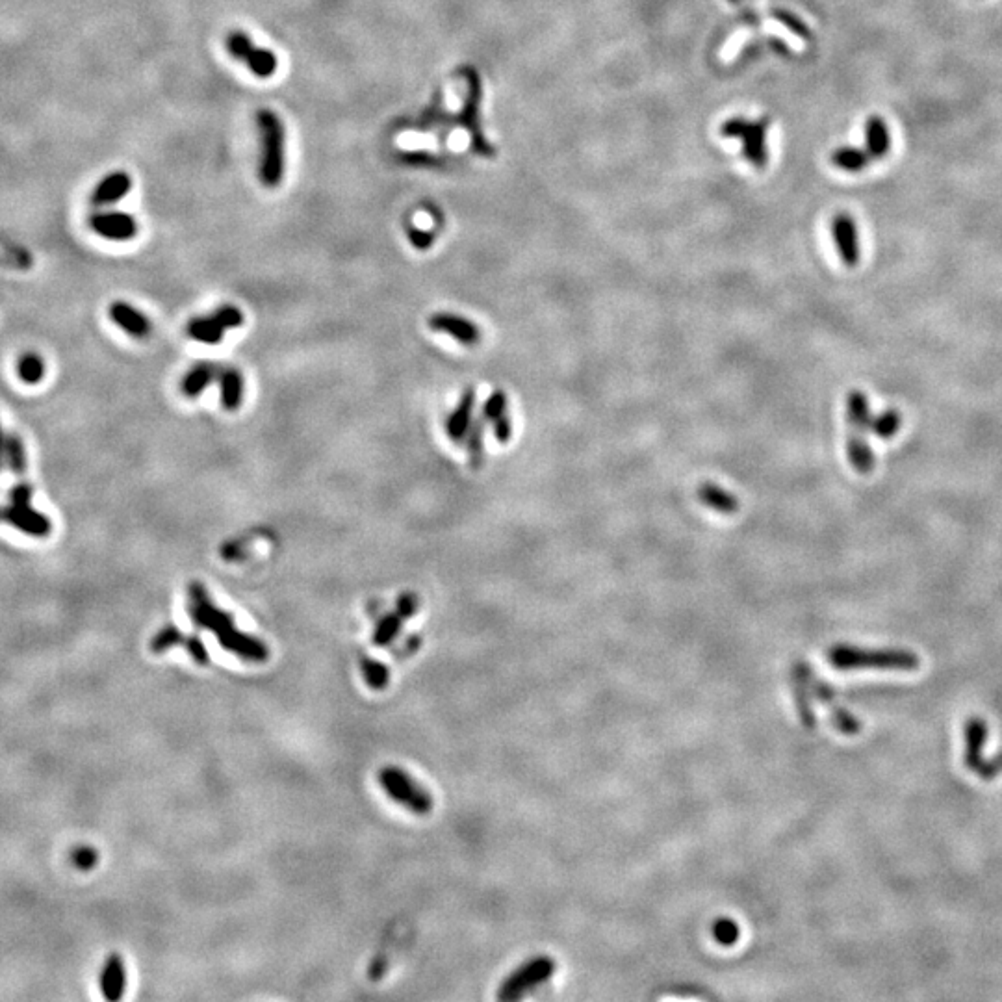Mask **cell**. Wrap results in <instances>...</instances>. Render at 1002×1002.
Here are the masks:
<instances>
[{
  "instance_id": "obj_1",
  "label": "cell",
  "mask_w": 1002,
  "mask_h": 1002,
  "mask_svg": "<svg viewBox=\"0 0 1002 1002\" xmlns=\"http://www.w3.org/2000/svg\"><path fill=\"white\" fill-rule=\"evenodd\" d=\"M830 665L837 670L880 668V670H917L919 657L908 650H863L848 644H835L828 652Z\"/></svg>"
},
{
  "instance_id": "obj_2",
  "label": "cell",
  "mask_w": 1002,
  "mask_h": 1002,
  "mask_svg": "<svg viewBox=\"0 0 1002 1002\" xmlns=\"http://www.w3.org/2000/svg\"><path fill=\"white\" fill-rule=\"evenodd\" d=\"M258 136L262 145L258 177L266 188H277L284 177V125L270 108L257 114Z\"/></svg>"
},
{
  "instance_id": "obj_3",
  "label": "cell",
  "mask_w": 1002,
  "mask_h": 1002,
  "mask_svg": "<svg viewBox=\"0 0 1002 1002\" xmlns=\"http://www.w3.org/2000/svg\"><path fill=\"white\" fill-rule=\"evenodd\" d=\"M377 778L388 798H392L399 806L407 808L414 815L424 817L433 811L435 802L431 793L424 785L418 784L409 772L399 769L396 765H388L379 771Z\"/></svg>"
},
{
  "instance_id": "obj_4",
  "label": "cell",
  "mask_w": 1002,
  "mask_h": 1002,
  "mask_svg": "<svg viewBox=\"0 0 1002 1002\" xmlns=\"http://www.w3.org/2000/svg\"><path fill=\"white\" fill-rule=\"evenodd\" d=\"M720 134L728 140H741L743 142V153L745 158L758 169H763L769 164V147H767V134H769V119H758L750 121L743 116L732 117L722 123Z\"/></svg>"
},
{
  "instance_id": "obj_5",
  "label": "cell",
  "mask_w": 1002,
  "mask_h": 1002,
  "mask_svg": "<svg viewBox=\"0 0 1002 1002\" xmlns=\"http://www.w3.org/2000/svg\"><path fill=\"white\" fill-rule=\"evenodd\" d=\"M555 962L550 956H535L524 965H520L509 977L501 982L498 999L500 1001H518L527 991L535 990L555 973Z\"/></svg>"
},
{
  "instance_id": "obj_6",
  "label": "cell",
  "mask_w": 1002,
  "mask_h": 1002,
  "mask_svg": "<svg viewBox=\"0 0 1002 1002\" xmlns=\"http://www.w3.org/2000/svg\"><path fill=\"white\" fill-rule=\"evenodd\" d=\"M225 47H227V51H229L232 58H236L238 62L247 65V69L255 77L271 78L277 73V67H279L277 56L270 49L257 47L242 30L231 32L225 38Z\"/></svg>"
},
{
  "instance_id": "obj_7",
  "label": "cell",
  "mask_w": 1002,
  "mask_h": 1002,
  "mask_svg": "<svg viewBox=\"0 0 1002 1002\" xmlns=\"http://www.w3.org/2000/svg\"><path fill=\"white\" fill-rule=\"evenodd\" d=\"M188 596H190L188 613H190V618L197 628L219 635L221 631L229 630L234 626V617L212 602L203 583H197V581L190 583Z\"/></svg>"
},
{
  "instance_id": "obj_8",
  "label": "cell",
  "mask_w": 1002,
  "mask_h": 1002,
  "mask_svg": "<svg viewBox=\"0 0 1002 1002\" xmlns=\"http://www.w3.org/2000/svg\"><path fill=\"white\" fill-rule=\"evenodd\" d=\"M832 238L841 262L847 268H856L861 258L860 231L856 219L848 212L835 214L832 219Z\"/></svg>"
},
{
  "instance_id": "obj_9",
  "label": "cell",
  "mask_w": 1002,
  "mask_h": 1002,
  "mask_svg": "<svg viewBox=\"0 0 1002 1002\" xmlns=\"http://www.w3.org/2000/svg\"><path fill=\"white\" fill-rule=\"evenodd\" d=\"M0 520L15 527L17 531L28 537H49L52 531L51 520L43 513L36 511L32 503H10L0 509Z\"/></svg>"
},
{
  "instance_id": "obj_10",
  "label": "cell",
  "mask_w": 1002,
  "mask_h": 1002,
  "mask_svg": "<svg viewBox=\"0 0 1002 1002\" xmlns=\"http://www.w3.org/2000/svg\"><path fill=\"white\" fill-rule=\"evenodd\" d=\"M219 644L225 652L240 657L249 663H266L270 659V648L262 639L253 637L238 628H229L218 635Z\"/></svg>"
},
{
  "instance_id": "obj_11",
  "label": "cell",
  "mask_w": 1002,
  "mask_h": 1002,
  "mask_svg": "<svg viewBox=\"0 0 1002 1002\" xmlns=\"http://www.w3.org/2000/svg\"><path fill=\"white\" fill-rule=\"evenodd\" d=\"M427 325L431 331L446 334L463 346H476L481 342V329L476 323L453 312H437L427 320Z\"/></svg>"
},
{
  "instance_id": "obj_12",
  "label": "cell",
  "mask_w": 1002,
  "mask_h": 1002,
  "mask_svg": "<svg viewBox=\"0 0 1002 1002\" xmlns=\"http://www.w3.org/2000/svg\"><path fill=\"white\" fill-rule=\"evenodd\" d=\"M91 231L104 240L127 242L138 234V221L125 212H99L90 218Z\"/></svg>"
},
{
  "instance_id": "obj_13",
  "label": "cell",
  "mask_w": 1002,
  "mask_h": 1002,
  "mask_svg": "<svg viewBox=\"0 0 1002 1002\" xmlns=\"http://www.w3.org/2000/svg\"><path fill=\"white\" fill-rule=\"evenodd\" d=\"M474 411H476V388L468 386V388H464L459 403L453 407V411L446 418V435L453 444H464L468 429L476 418Z\"/></svg>"
},
{
  "instance_id": "obj_14",
  "label": "cell",
  "mask_w": 1002,
  "mask_h": 1002,
  "mask_svg": "<svg viewBox=\"0 0 1002 1002\" xmlns=\"http://www.w3.org/2000/svg\"><path fill=\"white\" fill-rule=\"evenodd\" d=\"M108 316L123 333L129 334L136 340H145L153 333V325L149 322V318L127 301H114L108 307Z\"/></svg>"
},
{
  "instance_id": "obj_15",
  "label": "cell",
  "mask_w": 1002,
  "mask_h": 1002,
  "mask_svg": "<svg viewBox=\"0 0 1002 1002\" xmlns=\"http://www.w3.org/2000/svg\"><path fill=\"white\" fill-rule=\"evenodd\" d=\"M219 373H221V368H219L216 362H210V360L197 362L180 379V392H182V396L188 399L201 398V394L205 392L206 388L218 379Z\"/></svg>"
},
{
  "instance_id": "obj_16",
  "label": "cell",
  "mask_w": 1002,
  "mask_h": 1002,
  "mask_svg": "<svg viewBox=\"0 0 1002 1002\" xmlns=\"http://www.w3.org/2000/svg\"><path fill=\"white\" fill-rule=\"evenodd\" d=\"M863 140H865V151L871 155L873 160H884L893 147L891 140V130L887 127L884 117L871 116L865 121L863 129Z\"/></svg>"
},
{
  "instance_id": "obj_17",
  "label": "cell",
  "mask_w": 1002,
  "mask_h": 1002,
  "mask_svg": "<svg viewBox=\"0 0 1002 1002\" xmlns=\"http://www.w3.org/2000/svg\"><path fill=\"white\" fill-rule=\"evenodd\" d=\"M127 990V969L119 954H110L101 973V991L106 1001H119Z\"/></svg>"
},
{
  "instance_id": "obj_18",
  "label": "cell",
  "mask_w": 1002,
  "mask_h": 1002,
  "mask_svg": "<svg viewBox=\"0 0 1002 1002\" xmlns=\"http://www.w3.org/2000/svg\"><path fill=\"white\" fill-rule=\"evenodd\" d=\"M130 190H132V179L127 173H123V171L110 173L108 177H104L97 184V188L91 193V205H116L117 201H121L125 195H129Z\"/></svg>"
},
{
  "instance_id": "obj_19",
  "label": "cell",
  "mask_w": 1002,
  "mask_h": 1002,
  "mask_svg": "<svg viewBox=\"0 0 1002 1002\" xmlns=\"http://www.w3.org/2000/svg\"><path fill=\"white\" fill-rule=\"evenodd\" d=\"M988 741V724L980 717H971L965 724V767L977 772L982 758V748Z\"/></svg>"
},
{
  "instance_id": "obj_20",
  "label": "cell",
  "mask_w": 1002,
  "mask_h": 1002,
  "mask_svg": "<svg viewBox=\"0 0 1002 1002\" xmlns=\"http://www.w3.org/2000/svg\"><path fill=\"white\" fill-rule=\"evenodd\" d=\"M696 498L702 503L709 507L711 511L715 513L726 514V516H732V514L739 511L741 503H739V498L732 494L730 490L722 489L719 485L711 483V481H706L702 483L698 490H696Z\"/></svg>"
},
{
  "instance_id": "obj_21",
  "label": "cell",
  "mask_w": 1002,
  "mask_h": 1002,
  "mask_svg": "<svg viewBox=\"0 0 1002 1002\" xmlns=\"http://www.w3.org/2000/svg\"><path fill=\"white\" fill-rule=\"evenodd\" d=\"M468 99H466V106H464L463 121L464 127L472 132V140L476 143L477 149L481 153H487L489 147L485 143V138L481 136V130H479V114H477V108H479V97H481V86H479V80H477V75L474 71H468Z\"/></svg>"
},
{
  "instance_id": "obj_22",
  "label": "cell",
  "mask_w": 1002,
  "mask_h": 1002,
  "mask_svg": "<svg viewBox=\"0 0 1002 1002\" xmlns=\"http://www.w3.org/2000/svg\"><path fill=\"white\" fill-rule=\"evenodd\" d=\"M847 422L850 433L865 435L871 431L873 412L869 398L861 390H850L847 396Z\"/></svg>"
},
{
  "instance_id": "obj_23",
  "label": "cell",
  "mask_w": 1002,
  "mask_h": 1002,
  "mask_svg": "<svg viewBox=\"0 0 1002 1002\" xmlns=\"http://www.w3.org/2000/svg\"><path fill=\"white\" fill-rule=\"evenodd\" d=\"M221 405L227 412H236L244 401V375L236 368H221L218 377Z\"/></svg>"
},
{
  "instance_id": "obj_24",
  "label": "cell",
  "mask_w": 1002,
  "mask_h": 1002,
  "mask_svg": "<svg viewBox=\"0 0 1002 1002\" xmlns=\"http://www.w3.org/2000/svg\"><path fill=\"white\" fill-rule=\"evenodd\" d=\"M847 459L850 466L861 476H869L873 472L876 459H874L873 448L865 435L848 431Z\"/></svg>"
},
{
  "instance_id": "obj_25",
  "label": "cell",
  "mask_w": 1002,
  "mask_h": 1002,
  "mask_svg": "<svg viewBox=\"0 0 1002 1002\" xmlns=\"http://www.w3.org/2000/svg\"><path fill=\"white\" fill-rule=\"evenodd\" d=\"M830 162L839 171H845V173H850V175H858V173H863L867 167L871 166L874 160L865 149L845 145V147H837L835 149L834 153L830 155Z\"/></svg>"
},
{
  "instance_id": "obj_26",
  "label": "cell",
  "mask_w": 1002,
  "mask_h": 1002,
  "mask_svg": "<svg viewBox=\"0 0 1002 1002\" xmlns=\"http://www.w3.org/2000/svg\"><path fill=\"white\" fill-rule=\"evenodd\" d=\"M489 425V422L479 412V416L474 418V422H472L470 429H468V435L464 438L468 464L474 470H479L485 464V433H487Z\"/></svg>"
},
{
  "instance_id": "obj_27",
  "label": "cell",
  "mask_w": 1002,
  "mask_h": 1002,
  "mask_svg": "<svg viewBox=\"0 0 1002 1002\" xmlns=\"http://www.w3.org/2000/svg\"><path fill=\"white\" fill-rule=\"evenodd\" d=\"M810 672V668L806 665H797L795 668V678H797L795 698H797L798 715L802 719V724L813 730L815 728V713L811 709Z\"/></svg>"
},
{
  "instance_id": "obj_28",
  "label": "cell",
  "mask_w": 1002,
  "mask_h": 1002,
  "mask_svg": "<svg viewBox=\"0 0 1002 1002\" xmlns=\"http://www.w3.org/2000/svg\"><path fill=\"white\" fill-rule=\"evenodd\" d=\"M186 331H188V336L193 338L195 342L208 344V346H216V344H219L223 340V336H225V327L216 320L214 314L201 316V318H193L188 323Z\"/></svg>"
},
{
  "instance_id": "obj_29",
  "label": "cell",
  "mask_w": 1002,
  "mask_h": 1002,
  "mask_svg": "<svg viewBox=\"0 0 1002 1002\" xmlns=\"http://www.w3.org/2000/svg\"><path fill=\"white\" fill-rule=\"evenodd\" d=\"M4 464L12 470L15 476H25L26 466H28L25 442L15 433H8L6 440H4Z\"/></svg>"
},
{
  "instance_id": "obj_30",
  "label": "cell",
  "mask_w": 1002,
  "mask_h": 1002,
  "mask_svg": "<svg viewBox=\"0 0 1002 1002\" xmlns=\"http://www.w3.org/2000/svg\"><path fill=\"white\" fill-rule=\"evenodd\" d=\"M401 626H403V618L399 617L396 611L392 613H385L383 617H379L377 624H375V630H373L372 641L375 646L379 648H386L390 644L394 643L401 633Z\"/></svg>"
},
{
  "instance_id": "obj_31",
  "label": "cell",
  "mask_w": 1002,
  "mask_h": 1002,
  "mask_svg": "<svg viewBox=\"0 0 1002 1002\" xmlns=\"http://www.w3.org/2000/svg\"><path fill=\"white\" fill-rule=\"evenodd\" d=\"M360 670L366 685L373 691H383L390 683V668L373 657H360Z\"/></svg>"
},
{
  "instance_id": "obj_32",
  "label": "cell",
  "mask_w": 1002,
  "mask_h": 1002,
  "mask_svg": "<svg viewBox=\"0 0 1002 1002\" xmlns=\"http://www.w3.org/2000/svg\"><path fill=\"white\" fill-rule=\"evenodd\" d=\"M902 427V414L897 409H887V411L873 416L871 422V433L882 440H891Z\"/></svg>"
},
{
  "instance_id": "obj_33",
  "label": "cell",
  "mask_w": 1002,
  "mask_h": 1002,
  "mask_svg": "<svg viewBox=\"0 0 1002 1002\" xmlns=\"http://www.w3.org/2000/svg\"><path fill=\"white\" fill-rule=\"evenodd\" d=\"M17 375L26 385H38L45 375V362L36 353H26L17 362Z\"/></svg>"
},
{
  "instance_id": "obj_34",
  "label": "cell",
  "mask_w": 1002,
  "mask_h": 1002,
  "mask_svg": "<svg viewBox=\"0 0 1002 1002\" xmlns=\"http://www.w3.org/2000/svg\"><path fill=\"white\" fill-rule=\"evenodd\" d=\"M184 639H186V635L175 624H167L162 630L156 631L155 637L151 639L149 648H151L153 654H164V652L175 648V646H182Z\"/></svg>"
},
{
  "instance_id": "obj_35",
  "label": "cell",
  "mask_w": 1002,
  "mask_h": 1002,
  "mask_svg": "<svg viewBox=\"0 0 1002 1002\" xmlns=\"http://www.w3.org/2000/svg\"><path fill=\"white\" fill-rule=\"evenodd\" d=\"M507 407H509V399H507V394H505V392H503L501 388H498V390H494V392L490 394L489 398H487V401L483 403V409H481V416H483V418H485V420H487L489 424H492V422H494L496 418H500L501 414L509 412V409H507Z\"/></svg>"
},
{
  "instance_id": "obj_36",
  "label": "cell",
  "mask_w": 1002,
  "mask_h": 1002,
  "mask_svg": "<svg viewBox=\"0 0 1002 1002\" xmlns=\"http://www.w3.org/2000/svg\"><path fill=\"white\" fill-rule=\"evenodd\" d=\"M713 938L722 947H732L739 939V926L732 919H719L713 925Z\"/></svg>"
},
{
  "instance_id": "obj_37",
  "label": "cell",
  "mask_w": 1002,
  "mask_h": 1002,
  "mask_svg": "<svg viewBox=\"0 0 1002 1002\" xmlns=\"http://www.w3.org/2000/svg\"><path fill=\"white\" fill-rule=\"evenodd\" d=\"M828 707L832 709V724H834L839 732H843L845 735H854V733L860 732V720L852 717L845 709L835 706V702H832Z\"/></svg>"
},
{
  "instance_id": "obj_38",
  "label": "cell",
  "mask_w": 1002,
  "mask_h": 1002,
  "mask_svg": "<svg viewBox=\"0 0 1002 1002\" xmlns=\"http://www.w3.org/2000/svg\"><path fill=\"white\" fill-rule=\"evenodd\" d=\"M101 860L99 856V850L97 848L88 847V845H82V847H77L73 850L71 854V861L73 865L80 869V871H91L97 863Z\"/></svg>"
},
{
  "instance_id": "obj_39",
  "label": "cell",
  "mask_w": 1002,
  "mask_h": 1002,
  "mask_svg": "<svg viewBox=\"0 0 1002 1002\" xmlns=\"http://www.w3.org/2000/svg\"><path fill=\"white\" fill-rule=\"evenodd\" d=\"M212 314H214V316H216V320H218V322L225 327V331H229V329H238V327H242L245 323L244 312L238 309V307H234V305H223V307H219V309L216 310V312H212Z\"/></svg>"
},
{
  "instance_id": "obj_40",
  "label": "cell",
  "mask_w": 1002,
  "mask_h": 1002,
  "mask_svg": "<svg viewBox=\"0 0 1002 1002\" xmlns=\"http://www.w3.org/2000/svg\"><path fill=\"white\" fill-rule=\"evenodd\" d=\"M182 648L190 654V657L195 661V665L206 667L210 663V654L206 650L205 643L197 635H186Z\"/></svg>"
},
{
  "instance_id": "obj_41",
  "label": "cell",
  "mask_w": 1002,
  "mask_h": 1002,
  "mask_svg": "<svg viewBox=\"0 0 1002 1002\" xmlns=\"http://www.w3.org/2000/svg\"><path fill=\"white\" fill-rule=\"evenodd\" d=\"M490 427H492V435L496 438V442H500V444H509L511 442L514 433V424L509 412L501 414L500 418H496L490 424Z\"/></svg>"
},
{
  "instance_id": "obj_42",
  "label": "cell",
  "mask_w": 1002,
  "mask_h": 1002,
  "mask_svg": "<svg viewBox=\"0 0 1002 1002\" xmlns=\"http://www.w3.org/2000/svg\"><path fill=\"white\" fill-rule=\"evenodd\" d=\"M776 19H778L782 25L787 26L791 32H795L798 38L811 39L810 28H808V25H806L802 19H798L795 13L784 12V10H782V12H776Z\"/></svg>"
},
{
  "instance_id": "obj_43",
  "label": "cell",
  "mask_w": 1002,
  "mask_h": 1002,
  "mask_svg": "<svg viewBox=\"0 0 1002 1002\" xmlns=\"http://www.w3.org/2000/svg\"><path fill=\"white\" fill-rule=\"evenodd\" d=\"M420 609V598L414 592H403L396 602V613L403 620H411Z\"/></svg>"
},
{
  "instance_id": "obj_44",
  "label": "cell",
  "mask_w": 1002,
  "mask_h": 1002,
  "mask_svg": "<svg viewBox=\"0 0 1002 1002\" xmlns=\"http://www.w3.org/2000/svg\"><path fill=\"white\" fill-rule=\"evenodd\" d=\"M407 236L411 240V244L418 249V251H427L431 249L433 244H435V234L433 232L424 231L420 227H414V225H409L407 229Z\"/></svg>"
},
{
  "instance_id": "obj_45",
  "label": "cell",
  "mask_w": 1002,
  "mask_h": 1002,
  "mask_svg": "<svg viewBox=\"0 0 1002 1002\" xmlns=\"http://www.w3.org/2000/svg\"><path fill=\"white\" fill-rule=\"evenodd\" d=\"M977 774L986 782H990L995 776L1002 774V752L997 754L995 758L984 759L977 769Z\"/></svg>"
},
{
  "instance_id": "obj_46",
  "label": "cell",
  "mask_w": 1002,
  "mask_h": 1002,
  "mask_svg": "<svg viewBox=\"0 0 1002 1002\" xmlns=\"http://www.w3.org/2000/svg\"><path fill=\"white\" fill-rule=\"evenodd\" d=\"M10 503H32L34 489L28 483H19L10 490Z\"/></svg>"
},
{
  "instance_id": "obj_47",
  "label": "cell",
  "mask_w": 1002,
  "mask_h": 1002,
  "mask_svg": "<svg viewBox=\"0 0 1002 1002\" xmlns=\"http://www.w3.org/2000/svg\"><path fill=\"white\" fill-rule=\"evenodd\" d=\"M385 971H386L385 958H377V960H375V962H373L372 964V969H370V978H372V980H379V978H383V975H385Z\"/></svg>"
},
{
  "instance_id": "obj_48",
  "label": "cell",
  "mask_w": 1002,
  "mask_h": 1002,
  "mask_svg": "<svg viewBox=\"0 0 1002 1002\" xmlns=\"http://www.w3.org/2000/svg\"><path fill=\"white\" fill-rule=\"evenodd\" d=\"M4 440H6V435H4V433H2V429H0V470H2V466H4Z\"/></svg>"
}]
</instances>
